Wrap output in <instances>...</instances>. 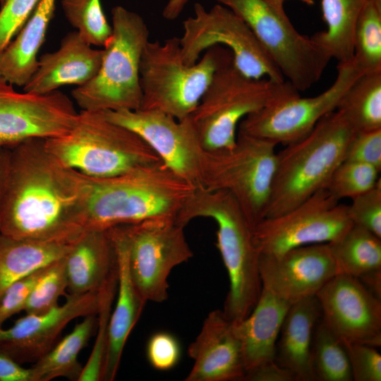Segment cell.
Listing matches in <instances>:
<instances>
[{
	"mask_svg": "<svg viewBox=\"0 0 381 381\" xmlns=\"http://www.w3.org/2000/svg\"><path fill=\"white\" fill-rule=\"evenodd\" d=\"M45 139L11 147L0 234L15 239L73 243L84 231V176L50 154Z\"/></svg>",
	"mask_w": 381,
	"mask_h": 381,
	"instance_id": "1",
	"label": "cell"
},
{
	"mask_svg": "<svg viewBox=\"0 0 381 381\" xmlns=\"http://www.w3.org/2000/svg\"><path fill=\"white\" fill-rule=\"evenodd\" d=\"M83 176L84 231L153 218L176 219L196 188L162 161L111 177Z\"/></svg>",
	"mask_w": 381,
	"mask_h": 381,
	"instance_id": "2",
	"label": "cell"
},
{
	"mask_svg": "<svg viewBox=\"0 0 381 381\" xmlns=\"http://www.w3.org/2000/svg\"><path fill=\"white\" fill-rule=\"evenodd\" d=\"M198 217L212 219L217 224L216 246L229 279L223 312L232 322H241L253 310L262 291L260 253L253 229L233 196L224 190L196 188L176 220L186 226Z\"/></svg>",
	"mask_w": 381,
	"mask_h": 381,
	"instance_id": "3",
	"label": "cell"
},
{
	"mask_svg": "<svg viewBox=\"0 0 381 381\" xmlns=\"http://www.w3.org/2000/svg\"><path fill=\"white\" fill-rule=\"evenodd\" d=\"M354 133L336 109L323 116L307 135L277 152L265 218L287 212L325 188L344 160Z\"/></svg>",
	"mask_w": 381,
	"mask_h": 381,
	"instance_id": "4",
	"label": "cell"
},
{
	"mask_svg": "<svg viewBox=\"0 0 381 381\" xmlns=\"http://www.w3.org/2000/svg\"><path fill=\"white\" fill-rule=\"evenodd\" d=\"M44 145L62 164L91 178L111 177L161 161L135 133L99 111L81 110L66 133L45 139Z\"/></svg>",
	"mask_w": 381,
	"mask_h": 381,
	"instance_id": "5",
	"label": "cell"
},
{
	"mask_svg": "<svg viewBox=\"0 0 381 381\" xmlns=\"http://www.w3.org/2000/svg\"><path fill=\"white\" fill-rule=\"evenodd\" d=\"M220 45L210 47L193 65L181 57L179 38L148 41L140 63V108L181 120L198 104L216 70L233 59Z\"/></svg>",
	"mask_w": 381,
	"mask_h": 381,
	"instance_id": "6",
	"label": "cell"
},
{
	"mask_svg": "<svg viewBox=\"0 0 381 381\" xmlns=\"http://www.w3.org/2000/svg\"><path fill=\"white\" fill-rule=\"evenodd\" d=\"M112 34L103 47L97 75L71 95L81 110H135L140 108V63L149 30L137 13L121 6L111 10Z\"/></svg>",
	"mask_w": 381,
	"mask_h": 381,
	"instance_id": "7",
	"label": "cell"
},
{
	"mask_svg": "<svg viewBox=\"0 0 381 381\" xmlns=\"http://www.w3.org/2000/svg\"><path fill=\"white\" fill-rule=\"evenodd\" d=\"M295 91L287 80L246 76L234 66L233 59L222 64L190 115L202 149L232 147L237 128L245 117Z\"/></svg>",
	"mask_w": 381,
	"mask_h": 381,
	"instance_id": "8",
	"label": "cell"
},
{
	"mask_svg": "<svg viewBox=\"0 0 381 381\" xmlns=\"http://www.w3.org/2000/svg\"><path fill=\"white\" fill-rule=\"evenodd\" d=\"M276 145L238 131L232 147L202 149L198 188L229 193L253 229L265 217L275 169Z\"/></svg>",
	"mask_w": 381,
	"mask_h": 381,
	"instance_id": "9",
	"label": "cell"
},
{
	"mask_svg": "<svg viewBox=\"0 0 381 381\" xmlns=\"http://www.w3.org/2000/svg\"><path fill=\"white\" fill-rule=\"evenodd\" d=\"M252 30L282 73L298 92L310 88L332 59L312 37L301 34L284 10L269 0H215Z\"/></svg>",
	"mask_w": 381,
	"mask_h": 381,
	"instance_id": "10",
	"label": "cell"
},
{
	"mask_svg": "<svg viewBox=\"0 0 381 381\" xmlns=\"http://www.w3.org/2000/svg\"><path fill=\"white\" fill-rule=\"evenodd\" d=\"M115 226L125 246L133 285L145 301L162 303L168 298V277L193 253L176 218L159 217Z\"/></svg>",
	"mask_w": 381,
	"mask_h": 381,
	"instance_id": "11",
	"label": "cell"
},
{
	"mask_svg": "<svg viewBox=\"0 0 381 381\" xmlns=\"http://www.w3.org/2000/svg\"><path fill=\"white\" fill-rule=\"evenodd\" d=\"M179 38L181 57L187 65L195 64L202 52L224 45L231 53L236 68L253 79L285 80L268 52L246 23L229 8L219 4L210 10L194 4V15L183 22Z\"/></svg>",
	"mask_w": 381,
	"mask_h": 381,
	"instance_id": "12",
	"label": "cell"
},
{
	"mask_svg": "<svg viewBox=\"0 0 381 381\" xmlns=\"http://www.w3.org/2000/svg\"><path fill=\"white\" fill-rule=\"evenodd\" d=\"M333 83L325 91L301 97L298 91L282 97L245 117L238 132L287 145L307 135L326 114L337 109L339 102L361 74L353 60L338 63Z\"/></svg>",
	"mask_w": 381,
	"mask_h": 381,
	"instance_id": "13",
	"label": "cell"
},
{
	"mask_svg": "<svg viewBox=\"0 0 381 381\" xmlns=\"http://www.w3.org/2000/svg\"><path fill=\"white\" fill-rule=\"evenodd\" d=\"M347 205L325 188L288 210L261 220L253 229L260 254L277 255L290 249L332 242L351 226Z\"/></svg>",
	"mask_w": 381,
	"mask_h": 381,
	"instance_id": "14",
	"label": "cell"
},
{
	"mask_svg": "<svg viewBox=\"0 0 381 381\" xmlns=\"http://www.w3.org/2000/svg\"><path fill=\"white\" fill-rule=\"evenodd\" d=\"M73 102L56 90L43 95L19 92L0 80V145L12 147L32 138L66 133L78 118Z\"/></svg>",
	"mask_w": 381,
	"mask_h": 381,
	"instance_id": "15",
	"label": "cell"
},
{
	"mask_svg": "<svg viewBox=\"0 0 381 381\" xmlns=\"http://www.w3.org/2000/svg\"><path fill=\"white\" fill-rule=\"evenodd\" d=\"M99 112L135 133L168 169L193 186L199 187L202 147L190 116L178 120L160 111L141 109Z\"/></svg>",
	"mask_w": 381,
	"mask_h": 381,
	"instance_id": "16",
	"label": "cell"
},
{
	"mask_svg": "<svg viewBox=\"0 0 381 381\" xmlns=\"http://www.w3.org/2000/svg\"><path fill=\"white\" fill-rule=\"evenodd\" d=\"M322 319L344 346L381 345V299L356 278L338 273L315 295Z\"/></svg>",
	"mask_w": 381,
	"mask_h": 381,
	"instance_id": "17",
	"label": "cell"
},
{
	"mask_svg": "<svg viewBox=\"0 0 381 381\" xmlns=\"http://www.w3.org/2000/svg\"><path fill=\"white\" fill-rule=\"evenodd\" d=\"M262 288L291 305L315 296L338 274L328 243L294 248L277 255L260 254Z\"/></svg>",
	"mask_w": 381,
	"mask_h": 381,
	"instance_id": "18",
	"label": "cell"
},
{
	"mask_svg": "<svg viewBox=\"0 0 381 381\" xmlns=\"http://www.w3.org/2000/svg\"><path fill=\"white\" fill-rule=\"evenodd\" d=\"M97 291L69 294L62 306L40 314H26L8 329L0 327V346L19 363L36 362L56 344L73 320L97 314Z\"/></svg>",
	"mask_w": 381,
	"mask_h": 381,
	"instance_id": "19",
	"label": "cell"
},
{
	"mask_svg": "<svg viewBox=\"0 0 381 381\" xmlns=\"http://www.w3.org/2000/svg\"><path fill=\"white\" fill-rule=\"evenodd\" d=\"M194 363L186 381H243L246 370L234 323L223 310L211 311L188 349Z\"/></svg>",
	"mask_w": 381,
	"mask_h": 381,
	"instance_id": "20",
	"label": "cell"
},
{
	"mask_svg": "<svg viewBox=\"0 0 381 381\" xmlns=\"http://www.w3.org/2000/svg\"><path fill=\"white\" fill-rule=\"evenodd\" d=\"M103 52V49L92 48L76 30L70 32L56 51L40 56L37 70L23 91L43 95L65 85H83L97 75Z\"/></svg>",
	"mask_w": 381,
	"mask_h": 381,
	"instance_id": "21",
	"label": "cell"
},
{
	"mask_svg": "<svg viewBox=\"0 0 381 381\" xmlns=\"http://www.w3.org/2000/svg\"><path fill=\"white\" fill-rule=\"evenodd\" d=\"M64 259L69 294L97 291L118 271L109 228L83 232Z\"/></svg>",
	"mask_w": 381,
	"mask_h": 381,
	"instance_id": "22",
	"label": "cell"
},
{
	"mask_svg": "<svg viewBox=\"0 0 381 381\" xmlns=\"http://www.w3.org/2000/svg\"><path fill=\"white\" fill-rule=\"evenodd\" d=\"M291 306L262 288L250 315L241 322H234L241 344L246 374L275 361L277 339Z\"/></svg>",
	"mask_w": 381,
	"mask_h": 381,
	"instance_id": "23",
	"label": "cell"
},
{
	"mask_svg": "<svg viewBox=\"0 0 381 381\" xmlns=\"http://www.w3.org/2000/svg\"><path fill=\"white\" fill-rule=\"evenodd\" d=\"M322 318L316 296L292 304L284 319L276 346L275 361L296 381L315 380L311 363L312 342Z\"/></svg>",
	"mask_w": 381,
	"mask_h": 381,
	"instance_id": "24",
	"label": "cell"
},
{
	"mask_svg": "<svg viewBox=\"0 0 381 381\" xmlns=\"http://www.w3.org/2000/svg\"><path fill=\"white\" fill-rule=\"evenodd\" d=\"M117 258V301L111 311L107 356L102 380L116 377L124 346L146 304L138 294L132 282L126 250L115 226L109 228Z\"/></svg>",
	"mask_w": 381,
	"mask_h": 381,
	"instance_id": "25",
	"label": "cell"
},
{
	"mask_svg": "<svg viewBox=\"0 0 381 381\" xmlns=\"http://www.w3.org/2000/svg\"><path fill=\"white\" fill-rule=\"evenodd\" d=\"M56 0H40L13 39L0 51V80L24 86L38 66L37 54L54 15Z\"/></svg>",
	"mask_w": 381,
	"mask_h": 381,
	"instance_id": "26",
	"label": "cell"
},
{
	"mask_svg": "<svg viewBox=\"0 0 381 381\" xmlns=\"http://www.w3.org/2000/svg\"><path fill=\"white\" fill-rule=\"evenodd\" d=\"M73 244L15 239L0 234V298L15 282L64 257Z\"/></svg>",
	"mask_w": 381,
	"mask_h": 381,
	"instance_id": "27",
	"label": "cell"
},
{
	"mask_svg": "<svg viewBox=\"0 0 381 381\" xmlns=\"http://www.w3.org/2000/svg\"><path fill=\"white\" fill-rule=\"evenodd\" d=\"M97 314L84 317L73 329L31 366L32 381H49L56 377L77 380L83 368L78 356L97 328Z\"/></svg>",
	"mask_w": 381,
	"mask_h": 381,
	"instance_id": "28",
	"label": "cell"
},
{
	"mask_svg": "<svg viewBox=\"0 0 381 381\" xmlns=\"http://www.w3.org/2000/svg\"><path fill=\"white\" fill-rule=\"evenodd\" d=\"M367 0H321L326 30L311 37L338 63L353 59V33L357 19Z\"/></svg>",
	"mask_w": 381,
	"mask_h": 381,
	"instance_id": "29",
	"label": "cell"
},
{
	"mask_svg": "<svg viewBox=\"0 0 381 381\" xmlns=\"http://www.w3.org/2000/svg\"><path fill=\"white\" fill-rule=\"evenodd\" d=\"M328 244L338 273L359 278L381 270V238L363 227L353 224Z\"/></svg>",
	"mask_w": 381,
	"mask_h": 381,
	"instance_id": "30",
	"label": "cell"
},
{
	"mask_svg": "<svg viewBox=\"0 0 381 381\" xmlns=\"http://www.w3.org/2000/svg\"><path fill=\"white\" fill-rule=\"evenodd\" d=\"M337 110L355 132L381 129V71L360 74L341 97Z\"/></svg>",
	"mask_w": 381,
	"mask_h": 381,
	"instance_id": "31",
	"label": "cell"
},
{
	"mask_svg": "<svg viewBox=\"0 0 381 381\" xmlns=\"http://www.w3.org/2000/svg\"><path fill=\"white\" fill-rule=\"evenodd\" d=\"M353 48L361 73L381 71V0H367L356 23Z\"/></svg>",
	"mask_w": 381,
	"mask_h": 381,
	"instance_id": "32",
	"label": "cell"
},
{
	"mask_svg": "<svg viewBox=\"0 0 381 381\" xmlns=\"http://www.w3.org/2000/svg\"><path fill=\"white\" fill-rule=\"evenodd\" d=\"M311 363L315 380H352L345 348L327 327L322 318L313 334Z\"/></svg>",
	"mask_w": 381,
	"mask_h": 381,
	"instance_id": "33",
	"label": "cell"
},
{
	"mask_svg": "<svg viewBox=\"0 0 381 381\" xmlns=\"http://www.w3.org/2000/svg\"><path fill=\"white\" fill-rule=\"evenodd\" d=\"M61 6L67 20L83 40L90 45H105L112 34V26L101 0H61Z\"/></svg>",
	"mask_w": 381,
	"mask_h": 381,
	"instance_id": "34",
	"label": "cell"
},
{
	"mask_svg": "<svg viewBox=\"0 0 381 381\" xmlns=\"http://www.w3.org/2000/svg\"><path fill=\"white\" fill-rule=\"evenodd\" d=\"M118 271L98 291L99 306L97 315V334L95 341L78 381L102 380L109 337L111 306L117 289Z\"/></svg>",
	"mask_w": 381,
	"mask_h": 381,
	"instance_id": "35",
	"label": "cell"
},
{
	"mask_svg": "<svg viewBox=\"0 0 381 381\" xmlns=\"http://www.w3.org/2000/svg\"><path fill=\"white\" fill-rule=\"evenodd\" d=\"M380 171L367 164L342 161L332 172L325 188L339 201L351 199L373 188L380 179Z\"/></svg>",
	"mask_w": 381,
	"mask_h": 381,
	"instance_id": "36",
	"label": "cell"
},
{
	"mask_svg": "<svg viewBox=\"0 0 381 381\" xmlns=\"http://www.w3.org/2000/svg\"><path fill=\"white\" fill-rule=\"evenodd\" d=\"M64 257L46 266L27 300L24 308L26 314L46 313L59 306V297L68 289Z\"/></svg>",
	"mask_w": 381,
	"mask_h": 381,
	"instance_id": "37",
	"label": "cell"
},
{
	"mask_svg": "<svg viewBox=\"0 0 381 381\" xmlns=\"http://www.w3.org/2000/svg\"><path fill=\"white\" fill-rule=\"evenodd\" d=\"M347 205L352 224L363 227L381 238V180L368 190L351 198Z\"/></svg>",
	"mask_w": 381,
	"mask_h": 381,
	"instance_id": "38",
	"label": "cell"
},
{
	"mask_svg": "<svg viewBox=\"0 0 381 381\" xmlns=\"http://www.w3.org/2000/svg\"><path fill=\"white\" fill-rule=\"evenodd\" d=\"M40 0H4L0 8V51L17 35Z\"/></svg>",
	"mask_w": 381,
	"mask_h": 381,
	"instance_id": "39",
	"label": "cell"
},
{
	"mask_svg": "<svg viewBox=\"0 0 381 381\" xmlns=\"http://www.w3.org/2000/svg\"><path fill=\"white\" fill-rule=\"evenodd\" d=\"M344 346L350 363L352 380H381V355L375 347L359 344Z\"/></svg>",
	"mask_w": 381,
	"mask_h": 381,
	"instance_id": "40",
	"label": "cell"
},
{
	"mask_svg": "<svg viewBox=\"0 0 381 381\" xmlns=\"http://www.w3.org/2000/svg\"><path fill=\"white\" fill-rule=\"evenodd\" d=\"M343 161L367 164L381 169V129L355 132L349 142Z\"/></svg>",
	"mask_w": 381,
	"mask_h": 381,
	"instance_id": "41",
	"label": "cell"
},
{
	"mask_svg": "<svg viewBox=\"0 0 381 381\" xmlns=\"http://www.w3.org/2000/svg\"><path fill=\"white\" fill-rule=\"evenodd\" d=\"M45 267L46 266L15 282L4 293L0 298V327L13 315L24 310L29 295L42 275Z\"/></svg>",
	"mask_w": 381,
	"mask_h": 381,
	"instance_id": "42",
	"label": "cell"
},
{
	"mask_svg": "<svg viewBox=\"0 0 381 381\" xmlns=\"http://www.w3.org/2000/svg\"><path fill=\"white\" fill-rule=\"evenodd\" d=\"M146 354L150 364L159 370L174 368L181 356V347L177 339L168 332H157L147 341Z\"/></svg>",
	"mask_w": 381,
	"mask_h": 381,
	"instance_id": "43",
	"label": "cell"
},
{
	"mask_svg": "<svg viewBox=\"0 0 381 381\" xmlns=\"http://www.w3.org/2000/svg\"><path fill=\"white\" fill-rule=\"evenodd\" d=\"M247 381H296L294 375L275 361L267 363L246 374Z\"/></svg>",
	"mask_w": 381,
	"mask_h": 381,
	"instance_id": "44",
	"label": "cell"
},
{
	"mask_svg": "<svg viewBox=\"0 0 381 381\" xmlns=\"http://www.w3.org/2000/svg\"><path fill=\"white\" fill-rule=\"evenodd\" d=\"M0 381H32L30 368H25L0 346Z\"/></svg>",
	"mask_w": 381,
	"mask_h": 381,
	"instance_id": "45",
	"label": "cell"
},
{
	"mask_svg": "<svg viewBox=\"0 0 381 381\" xmlns=\"http://www.w3.org/2000/svg\"><path fill=\"white\" fill-rule=\"evenodd\" d=\"M10 162L11 148L0 145V206L8 179Z\"/></svg>",
	"mask_w": 381,
	"mask_h": 381,
	"instance_id": "46",
	"label": "cell"
},
{
	"mask_svg": "<svg viewBox=\"0 0 381 381\" xmlns=\"http://www.w3.org/2000/svg\"><path fill=\"white\" fill-rule=\"evenodd\" d=\"M377 298L381 299V270L357 278Z\"/></svg>",
	"mask_w": 381,
	"mask_h": 381,
	"instance_id": "47",
	"label": "cell"
},
{
	"mask_svg": "<svg viewBox=\"0 0 381 381\" xmlns=\"http://www.w3.org/2000/svg\"><path fill=\"white\" fill-rule=\"evenodd\" d=\"M189 0H169L162 11L163 17L169 20L177 18Z\"/></svg>",
	"mask_w": 381,
	"mask_h": 381,
	"instance_id": "48",
	"label": "cell"
},
{
	"mask_svg": "<svg viewBox=\"0 0 381 381\" xmlns=\"http://www.w3.org/2000/svg\"><path fill=\"white\" fill-rule=\"evenodd\" d=\"M269 1L279 9L284 10V4L286 0H269ZM298 1H300L302 3L308 6H312L314 4L313 0H298Z\"/></svg>",
	"mask_w": 381,
	"mask_h": 381,
	"instance_id": "49",
	"label": "cell"
},
{
	"mask_svg": "<svg viewBox=\"0 0 381 381\" xmlns=\"http://www.w3.org/2000/svg\"><path fill=\"white\" fill-rule=\"evenodd\" d=\"M4 0H0V4H2Z\"/></svg>",
	"mask_w": 381,
	"mask_h": 381,
	"instance_id": "50",
	"label": "cell"
}]
</instances>
